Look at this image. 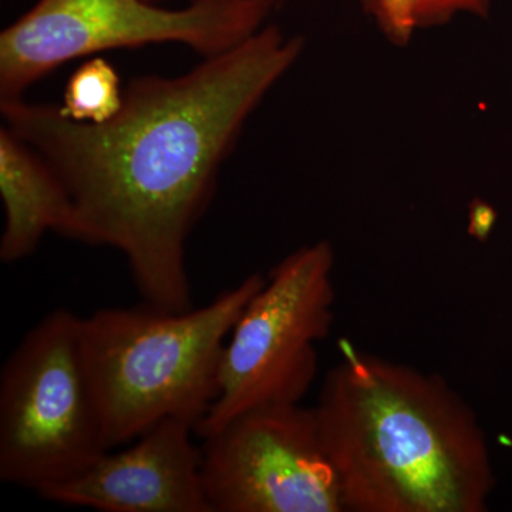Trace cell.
<instances>
[{"instance_id":"cell-1","label":"cell","mask_w":512,"mask_h":512,"mask_svg":"<svg viewBox=\"0 0 512 512\" xmlns=\"http://www.w3.org/2000/svg\"><path fill=\"white\" fill-rule=\"evenodd\" d=\"M302 52V37L265 25L190 72L134 79L107 123H77L25 97L0 110L69 191L62 235L121 252L144 302L187 311L188 237L245 123Z\"/></svg>"},{"instance_id":"cell-2","label":"cell","mask_w":512,"mask_h":512,"mask_svg":"<svg viewBox=\"0 0 512 512\" xmlns=\"http://www.w3.org/2000/svg\"><path fill=\"white\" fill-rule=\"evenodd\" d=\"M313 407L350 512H484L495 477L476 413L443 379L340 340Z\"/></svg>"},{"instance_id":"cell-3","label":"cell","mask_w":512,"mask_h":512,"mask_svg":"<svg viewBox=\"0 0 512 512\" xmlns=\"http://www.w3.org/2000/svg\"><path fill=\"white\" fill-rule=\"evenodd\" d=\"M265 282L249 275L198 309L167 311L144 302L80 316V348L107 450L167 419L197 431L217 399L229 333Z\"/></svg>"},{"instance_id":"cell-4","label":"cell","mask_w":512,"mask_h":512,"mask_svg":"<svg viewBox=\"0 0 512 512\" xmlns=\"http://www.w3.org/2000/svg\"><path fill=\"white\" fill-rule=\"evenodd\" d=\"M80 316L47 313L0 372V480L36 493L107 451L79 340Z\"/></svg>"},{"instance_id":"cell-5","label":"cell","mask_w":512,"mask_h":512,"mask_svg":"<svg viewBox=\"0 0 512 512\" xmlns=\"http://www.w3.org/2000/svg\"><path fill=\"white\" fill-rule=\"evenodd\" d=\"M335 252L306 245L272 269L245 306L222 353L218 394L195 434L208 439L259 407L298 404L319 369V342L335 319Z\"/></svg>"},{"instance_id":"cell-6","label":"cell","mask_w":512,"mask_h":512,"mask_svg":"<svg viewBox=\"0 0 512 512\" xmlns=\"http://www.w3.org/2000/svg\"><path fill=\"white\" fill-rule=\"evenodd\" d=\"M269 13L247 3L37 0L0 33V100L25 97L57 67L107 50L175 43L220 55L265 26Z\"/></svg>"},{"instance_id":"cell-7","label":"cell","mask_w":512,"mask_h":512,"mask_svg":"<svg viewBox=\"0 0 512 512\" xmlns=\"http://www.w3.org/2000/svg\"><path fill=\"white\" fill-rule=\"evenodd\" d=\"M201 450L212 512L346 511L315 410L301 403L241 414Z\"/></svg>"},{"instance_id":"cell-8","label":"cell","mask_w":512,"mask_h":512,"mask_svg":"<svg viewBox=\"0 0 512 512\" xmlns=\"http://www.w3.org/2000/svg\"><path fill=\"white\" fill-rule=\"evenodd\" d=\"M192 434L190 423L163 420L126 450H107L82 473L37 494L103 512H212Z\"/></svg>"},{"instance_id":"cell-9","label":"cell","mask_w":512,"mask_h":512,"mask_svg":"<svg viewBox=\"0 0 512 512\" xmlns=\"http://www.w3.org/2000/svg\"><path fill=\"white\" fill-rule=\"evenodd\" d=\"M0 197L5 228L0 259L28 258L50 231L63 234L72 201L60 175L45 158L9 128H0Z\"/></svg>"},{"instance_id":"cell-10","label":"cell","mask_w":512,"mask_h":512,"mask_svg":"<svg viewBox=\"0 0 512 512\" xmlns=\"http://www.w3.org/2000/svg\"><path fill=\"white\" fill-rule=\"evenodd\" d=\"M124 89L113 64L104 57H92L69 77L62 104L57 107L63 116L77 123H107L123 107Z\"/></svg>"},{"instance_id":"cell-11","label":"cell","mask_w":512,"mask_h":512,"mask_svg":"<svg viewBox=\"0 0 512 512\" xmlns=\"http://www.w3.org/2000/svg\"><path fill=\"white\" fill-rule=\"evenodd\" d=\"M419 0H369L366 13L393 45L404 46L412 40L417 26Z\"/></svg>"},{"instance_id":"cell-12","label":"cell","mask_w":512,"mask_h":512,"mask_svg":"<svg viewBox=\"0 0 512 512\" xmlns=\"http://www.w3.org/2000/svg\"><path fill=\"white\" fill-rule=\"evenodd\" d=\"M491 0H419L417 26L420 29L446 25L458 15L485 19L490 15Z\"/></svg>"},{"instance_id":"cell-13","label":"cell","mask_w":512,"mask_h":512,"mask_svg":"<svg viewBox=\"0 0 512 512\" xmlns=\"http://www.w3.org/2000/svg\"><path fill=\"white\" fill-rule=\"evenodd\" d=\"M491 215L490 208L487 205L474 202L473 208L470 212V232L474 237H484L490 229L491 220L488 218Z\"/></svg>"},{"instance_id":"cell-14","label":"cell","mask_w":512,"mask_h":512,"mask_svg":"<svg viewBox=\"0 0 512 512\" xmlns=\"http://www.w3.org/2000/svg\"><path fill=\"white\" fill-rule=\"evenodd\" d=\"M151 2L163 3L168 2V0H151ZM188 3L191 2H227V3H247V5H256L262 6V8H266L272 10L276 3L279 0H187ZM359 5L362 6L363 10L367 9V5H369V0H357Z\"/></svg>"},{"instance_id":"cell-15","label":"cell","mask_w":512,"mask_h":512,"mask_svg":"<svg viewBox=\"0 0 512 512\" xmlns=\"http://www.w3.org/2000/svg\"><path fill=\"white\" fill-rule=\"evenodd\" d=\"M501 443L505 444L507 447H512V439L511 437H501Z\"/></svg>"}]
</instances>
